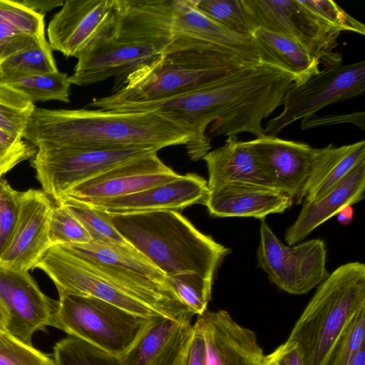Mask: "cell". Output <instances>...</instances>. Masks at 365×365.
I'll use <instances>...</instances> for the list:
<instances>
[{"label":"cell","mask_w":365,"mask_h":365,"mask_svg":"<svg viewBox=\"0 0 365 365\" xmlns=\"http://www.w3.org/2000/svg\"><path fill=\"white\" fill-rule=\"evenodd\" d=\"M173 36L171 1L115 0L113 20L77 57L69 81L85 86L113 77L114 93L156 61Z\"/></svg>","instance_id":"obj_1"},{"label":"cell","mask_w":365,"mask_h":365,"mask_svg":"<svg viewBox=\"0 0 365 365\" xmlns=\"http://www.w3.org/2000/svg\"><path fill=\"white\" fill-rule=\"evenodd\" d=\"M23 138L37 149L145 147L158 151L188 141L180 128L155 113L36 107Z\"/></svg>","instance_id":"obj_2"},{"label":"cell","mask_w":365,"mask_h":365,"mask_svg":"<svg viewBox=\"0 0 365 365\" xmlns=\"http://www.w3.org/2000/svg\"><path fill=\"white\" fill-rule=\"evenodd\" d=\"M256 63L227 48L173 36L156 61L128 76L117 92L93 99L87 106L110 110L123 104L170 98Z\"/></svg>","instance_id":"obj_3"},{"label":"cell","mask_w":365,"mask_h":365,"mask_svg":"<svg viewBox=\"0 0 365 365\" xmlns=\"http://www.w3.org/2000/svg\"><path fill=\"white\" fill-rule=\"evenodd\" d=\"M108 214L124 239L167 277L194 272L213 280L231 252L179 211Z\"/></svg>","instance_id":"obj_4"},{"label":"cell","mask_w":365,"mask_h":365,"mask_svg":"<svg viewBox=\"0 0 365 365\" xmlns=\"http://www.w3.org/2000/svg\"><path fill=\"white\" fill-rule=\"evenodd\" d=\"M365 307V264H344L319 285L287 340L296 342L305 365H328L339 337Z\"/></svg>","instance_id":"obj_5"},{"label":"cell","mask_w":365,"mask_h":365,"mask_svg":"<svg viewBox=\"0 0 365 365\" xmlns=\"http://www.w3.org/2000/svg\"><path fill=\"white\" fill-rule=\"evenodd\" d=\"M156 319L133 314L95 297L64 294L59 296L53 327L121 357Z\"/></svg>","instance_id":"obj_6"},{"label":"cell","mask_w":365,"mask_h":365,"mask_svg":"<svg viewBox=\"0 0 365 365\" xmlns=\"http://www.w3.org/2000/svg\"><path fill=\"white\" fill-rule=\"evenodd\" d=\"M252 31L262 28L299 43L324 67L342 63L335 51L340 31L299 0H241Z\"/></svg>","instance_id":"obj_7"},{"label":"cell","mask_w":365,"mask_h":365,"mask_svg":"<svg viewBox=\"0 0 365 365\" xmlns=\"http://www.w3.org/2000/svg\"><path fill=\"white\" fill-rule=\"evenodd\" d=\"M153 151L158 152L145 147L38 148L31 165L41 190L58 201L77 185Z\"/></svg>","instance_id":"obj_8"},{"label":"cell","mask_w":365,"mask_h":365,"mask_svg":"<svg viewBox=\"0 0 365 365\" xmlns=\"http://www.w3.org/2000/svg\"><path fill=\"white\" fill-rule=\"evenodd\" d=\"M365 61L324 67L302 83L287 91L282 112L269 120L265 134L277 136L291 123L310 117L324 107L364 94Z\"/></svg>","instance_id":"obj_9"},{"label":"cell","mask_w":365,"mask_h":365,"mask_svg":"<svg viewBox=\"0 0 365 365\" xmlns=\"http://www.w3.org/2000/svg\"><path fill=\"white\" fill-rule=\"evenodd\" d=\"M53 281L59 296L95 297L127 312L148 319H158L153 311L120 287L91 269L61 245H52L36 264Z\"/></svg>","instance_id":"obj_10"},{"label":"cell","mask_w":365,"mask_h":365,"mask_svg":"<svg viewBox=\"0 0 365 365\" xmlns=\"http://www.w3.org/2000/svg\"><path fill=\"white\" fill-rule=\"evenodd\" d=\"M58 301L44 294L29 272L0 265V307L6 316L5 331L32 345L33 334L53 327Z\"/></svg>","instance_id":"obj_11"},{"label":"cell","mask_w":365,"mask_h":365,"mask_svg":"<svg viewBox=\"0 0 365 365\" xmlns=\"http://www.w3.org/2000/svg\"><path fill=\"white\" fill-rule=\"evenodd\" d=\"M53 207L42 190L21 192L16 220L0 257V265L19 272L36 267L51 247L48 225Z\"/></svg>","instance_id":"obj_12"},{"label":"cell","mask_w":365,"mask_h":365,"mask_svg":"<svg viewBox=\"0 0 365 365\" xmlns=\"http://www.w3.org/2000/svg\"><path fill=\"white\" fill-rule=\"evenodd\" d=\"M157 153L150 152L107 170L73 187L63 197L81 201L112 198L179 178L182 175L164 164Z\"/></svg>","instance_id":"obj_13"},{"label":"cell","mask_w":365,"mask_h":365,"mask_svg":"<svg viewBox=\"0 0 365 365\" xmlns=\"http://www.w3.org/2000/svg\"><path fill=\"white\" fill-rule=\"evenodd\" d=\"M115 0H66L47 29L52 51L77 58L110 25Z\"/></svg>","instance_id":"obj_14"},{"label":"cell","mask_w":365,"mask_h":365,"mask_svg":"<svg viewBox=\"0 0 365 365\" xmlns=\"http://www.w3.org/2000/svg\"><path fill=\"white\" fill-rule=\"evenodd\" d=\"M244 143L274 187L296 198L310 173L316 148L267 134Z\"/></svg>","instance_id":"obj_15"},{"label":"cell","mask_w":365,"mask_h":365,"mask_svg":"<svg viewBox=\"0 0 365 365\" xmlns=\"http://www.w3.org/2000/svg\"><path fill=\"white\" fill-rule=\"evenodd\" d=\"M193 326L203 336L207 365H263L264 354L255 333L228 312L207 309Z\"/></svg>","instance_id":"obj_16"},{"label":"cell","mask_w":365,"mask_h":365,"mask_svg":"<svg viewBox=\"0 0 365 365\" xmlns=\"http://www.w3.org/2000/svg\"><path fill=\"white\" fill-rule=\"evenodd\" d=\"M208 193L207 181L205 178L187 173L176 180L135 193L81 202L109 214L179 211L195 204L205 205Z\"/></svg>","instance_id":"obj_17"},{"label":"cell","mask_w":365,"mask_h":365,"mask_svg":"<svg viewBox=\"0 0 365 365\" xmlns=\"http://www.w3.org/2000/svg\"><path fill=\"white\" fill-rule=\"evenodd\" d=\"M293 198L275 188L243 182H235L209 190L205 205L215 217H248L264 219L282 213Z\"/></svg>","instance_id":"obj_18"},{"label":"cell","mask_w":365,"mask_h":365,"mask_svg":"<svg viewBox=\"0 0 365 365\" xmlns=\"http://www.w3.org/2000/svg\"><path fill=\"white\" fill-rule=\"evenodd\" d=\"M191 322L156 319L137 344L120 357L123 365H178L193 334Z\"/></svg>","instance_id":"obj_19"},{"label":"cell","mask_w":365,"mask_h":365,"mask_svg":"<svg viewBox=\"0 0 365 365\" xmlns=\"http://www.w3.org/2000/svg\"><path fill=\"white\" fill-rule=\"evenodd\" d=\"M197 0H172L173 36H182L227 48L245 58L259 63L251 35L232 31L212 19L197 7Z\"/></svg>","instance_id":"obj_20"},{"label":"cell","mask_w":365,"mask_h":365,"mask_svg":"<svg viewBox=\"0 0 365 365\" xmlns=\"http://www.w3.org/2000/svg\"><path fill=\"white\" fill-rule=\"evenodd\" d=\"M365 161L356 166L334 189L314 202H304L296 220L286 230L289 246L302 242L317 227L341 209L364 199Z\"/></svg>","instance_id":"obj_21"},{"label":"cell","mask_w":365,"mask_h":365,"mask_svg":"<svg viewBox=\"0 0 365 365\" xmlns=\"http://www.w3.org/2000/svg\"><path fill=\"white\" fill-rule=\"evenodd\" d=\"M365 161V141L335 147L332 144L316 148L310 173L297 204L314 202L334 189L356 166Z\"/></svg>","instance_id":"obj_22"},{"label":"cell","mask_w":365,"mask_h":365,"mask_svg":"<svg viewBox=\"0 0 365 365\" xmlns=\"http://www.w3.org/2000/svg\"><path fill=\"white\" fill-rule=\"evenodd\" d=\"M202 159L207 168L209 190L235 182L274 188L258 168L244 141L237 136H229L223 145L209 151Z\"/></svg>","instance_id":"obj_23"},{"label":"cell","mask_w":365,"mask_h":365,"mask_svg":"<svg viewBox=\"0 0 365 365\" xmlns=\"http://www.w3.org/2000/svg\"><path fill=\"white\" fill-rule=\"evenodd\" d=\"M251 36L259 61L288 72L295 83L306 81L320 71L318 61L289 37L262 28L255 29Z\"/></svg>","instance_id":"obj_24"},{"label":"cell","mask_w":365,"mask_h":365,"mask_svg":"<svg viewBox=\"0 0 365 365\" xmlns=\"http://www.w3.org/2000/svg\"><path fill=\"white\" fill-rule=\"evenodd\" d=\"M43 18L14 0H0V61L45 42Z\"/></svg>","instance_id":"obj_25"},{"label":"cell","mask_w":365,"mask_h":365,"mask_svg":"<svg viewBox=\"0 0 365 365\" xmlns=\"http://www.w3.org/2000/svg\"><path fill=\"white\" fill-rule=\"evenodd\" d=\"M257 259V266L267 274L272 283L289 294L298 295L292 247L284 245L264 219L260 223Z\"/></svg>","instance_id":"obj_26"},{"label":"cell","mask_w":365,"mask_h":365,"mask_svg":"<svg viewBox=\"0 0 365 365\" xmlns=\"http://www.w3.org/2000/svg\"><path fill=\"white\" fill-rule=\"evenodd\" d=\"M56 202L63 205L81 223L92 241L110 247L135 250L118 232L107 212L68 197H63Z\"/></svg>","instance_id":"obj_27"},{"label":"cell","mask_w":365,"mask_h":365,"mask_svg":"<svg viewBox=\"0 0 365 365\" xmlns=\"http://www.w3.org/2000/svg\"><path fill=\"white\" fill-rule=\"evenodd\" d=\"M296 260L298 295L319 286L328 276L327 249L321 239L301 242L292 247Z\"/></svg>","instance_id":"obj_28"},{"label":"cell","mask_w":365,"mask_h":365,"mask_svg":"<svg viewBox=\"0 0 365 365\" xmlns=\"http://www.w3.org/2000/svg\"><path fill=\"white\" fill-rule=\"evenodd\" d=\"M58 71L48 41L0 61V81Z\"/></svg>","instance_id":"obj_29"},{"label":"cell","mask_w":365,"mask_h":365,"mask_svg":"<svg viewBox=\"0 0 365 365\" xmlns=\"http://www.w3.org/2000/svg\"><path fill=\"white\" fill-rule=\"evenodd\" d=\"M3 82L26 95L33 103L49 100L70 102L71 83L69 76L58 71L54 73L11 78Z\"/></svg>","instance_id":"obj_30"},{"label":"cell","mask_w":365,"mask_h":365,"mask_svg":"<svg viewBox=\"0 0 365 365\" xmlns=\"http://www.w3.org/2000/svg\"><path fill=\"white\" fill-rule=\"evenodd\" d=\"M53 359L56 365H123L120 357L71 336L55 344Z\"/></svg>","instance_id":"obj_31"},{"label":"cell","mask_w":365,"mask_h":365,"mask_svg":"<svg viewBox=\"0 0 365 365\" xmlns=\"http://www.w3.org/2000/svg\"><path fill=\"white\" fill-rule=\"evenodd\" d=\"M35 108L26 95L0 81V128L23 138Z\"/></svg>","instance_id":"obj_32"},{"label":"cell","mask_w":365,"mask_h":365,"mask_svg":"<svg viewBox=\"0 0 365 365\" xmlns=\"http://www.w3.org/2000/svg\"><path fill=\"white\" fill-rule=\"evenodd\" d=\"M167 280L180 299L194 314L200 315L207 309L213 280L194 272L167 277Z\"/></svg>","instance_id":"obj_33"},{"label":"cell","mask_w":365,"mask_h":365,"mask_svg":"<svg viewBox=\"0 0 365 365\" xmlns=\"http://www.w3.org/2000/svg\"><path fill=\"white\" fill-rule=\"evenodd\" d=\"M48 237L51 246L85 244L92 241L81 223L60 203L52 209Z\"/></svg>","instance_id":"obj_34"},{"label":"cell","mask_w":365,"mask_h":365,"mask_svg":"<svg viewBox=\"0 0 365 365\" xmlns=\"http://www.w3.org/2000/svg\"><path fill=\"white\" fill-rule=\"evenodd\" d=\"M197 7L232 31L244 35L252 33L241 0H197Z\"/></svg>","instance_id":"obj_35"},{"label":"cell","mask_w":365,"mask_h":365,"mask_svg":"<svg viewBox=\"0 0 365 365\" xmlns=\"http://www.w3.org/2000/svg\"><path fill=\"white\" fill-rule=\"evenodd\" d=\"M0 365H56L49 355L0 331Z\"/></svg>","instance_id":"obj_36"},{"label":"cell","mask_w":365,"mask_h":365,"mask_svg":"<svg viewBox=\"0 0 365 365\" xmlns=\"http://www.w3.org/2000/svg\"><path fill=\"white\" fill-rule=\"evenodd\" d=\"M365 307L360 309L349 322L331 354L328 365H347L365 344Z\"/></svg>","instance_id":"obj_37"},{"label":"cell","mask_w":365,"mask_h":365,"mask_svg":"<svg viewBox=\"0 0 365 365\" xmlns=\"http://www.w3.org/2000/svg\"><path fill=\"white\" fill-rule=\"evenodd\" d=\"M302 4L314 14L341 31H351L364 36L365 26L346 13L331 0H306Z\"/></svg>","instance_id":"obj_38"},{"label":"cell","mask_w":365,"mask_h":365,"mask_svg":"<svg viewBox=\"0 0 365 365\" xmlns=\"http://www.w3.org/2000/svg\"><path fill=\"white\" fill-rule=\"evenodd\" d=\"M36 151L24 138L0 128V178L20 163L31 159Z\"/></svg>","instance_id":"obj_39"},{"label":"cell","mask_w":365,"mask_h":365,"mask_svg":"<svg viewBox=\"0 0 365 365\" xmlns=\"http://www.w3.org/2000/svg\"><path fill=\"white\" fill-rule=\"evenodd\" d=\"M21 192L0 178V257L10 238L19 206Z\"/></svg>","instance_id":"obj_40"},{"label":"cell","mask_w":365,"mask_h":365,"mask_svg":"<svg viewBox=\"0 0 365 365\" xmlns=\"http://www.w3.org/2000/svg\"><path fill=\"white\" fill-rule=\"evenodd\" d=\"M344 123L354 124L359 127L361 130H364L365 112L358 111L349 114H329L322 116L314 115L303 118L301 123V128L304 130Z\"/></svg>","instance_id":"obj_41"},{"label":"cell","mask_w":365,"mask_h":365,"mask_svg":"<svg viewBox=\"0 0 365 365\" xmlns=\"http://www.w3.org/2000/svg\"><path fill=\"white\" fill-rule=\"evenodd\" d=\"M263 365H305L298 344L287 340L264 355Z\"/></svg>","instance_id":"obj_42"},{"label":"cell","mask_w":365,"mask_h":365,"mask_svg":"<svg viewBox=\"0 0 365 365\" xmlns=\"http://www.w3.org/2000/svg\"><path fill=\"white\" fill-rule=\"evenodd\" d=\"M193 327L190 344L178 365H207L203 336L197 329Z\"/></svg>","instance_id":"obj_43"},{"label":"cell","mask_w":365,"mask_h":365,"mask_svg":"<svg viewBox=\"0 0 365 365\" xmlns=\"http://www.w3.org/2000/svg\"><path fill=\"white\" fill-rule=\"evenodd\" d=\"M14 1L42 16L55 8L62 6L64 3L63 0H14Z\"/></svg>","instance_id":"obj_44"},{"label":"cell","mask_w":365,"mask_h":365,"mask_svg":"<svg viewBox=\"0 0 365 365\" xmlns=\"http://www.w3.org/2000/svg\"><path fill=\"white\" fill-rule=\"evenodd\" d=\"M337 221L342 225H349L354 218V209L348 205L341 209L336 215Z\"/></svg>","instance_id":"obj_45"},{"label":"cell","mask_w":365,"mask_h":365,"mask_svg":"<svg viewBox=\"0 0 365 365\" xmlns=\"http://www.w3.org/2000/svg\"><path fill=\"white\" fill-rule=\"evenodd\" d=\"M347 365H365V344L356 352Z\"/></svg>","instance_id":"obj_46"},{"label":"cell","mask_w":365,"mask_h":365,"mask_svg":"<svg viewBox=\"0 0 365 365\" xmlns=\"http://www.w3.org/2000/svg\"><path fill=\"white\" fill-rule=\"evenodd\" d=\"M6 324V316L2 309L0 307V330L5 331Z\"/></svg>","instance_id":"obj_47"},{"label":"cell","mask_w":365,"mask_h":365,"mask_svg":"<svg viewBox=\"0 0 365 365\" xmlns=\"http://www.w3.org/2000/svg\"><path fill=\"white\" fill-rule=\"evenodd\" d=\"M1 331V330H0Z\"/></svg>","instance_id":"obj_48"}]
</instances>
